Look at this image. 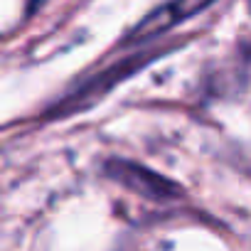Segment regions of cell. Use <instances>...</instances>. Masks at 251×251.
Instances as JSON below:
<instances>
[{"instance_id":"6da1fadb","label":"cell","mask_w":251,"mask_h":251,"mask_svg":"<svg viewBox=\"0 0 251 251\" xmlns=\"http://www.w3.org/2000/svg\"><path fill=\"white\" fill-rule=\"evenodd\" d=\"M108 175L121 182L123 187H128L143 197H151V200H175L180 195V187L170 180H165L163 175L143 168V165H136V163H128V160H111L106 165Z\"/></svg>"},{"instance_id":"7a4b0ae2","label":"cell","mask_w":251,"mask_h":251,"mask_svg":"<svg viewBox=\"0 0 251 251\" xmlns=\"http://www.w3.org/2000/svg\"><path fill=\"white\" fill-rule=\"evenodd\" d=\"M207 8V3H173V5H163V8H158L155 13H151V15H146V20L131 32V42L136 40V42H141V40H148V37H153V35H158V32H165L168 27H173L175 23H180L182 18H187V15H195V13H200V10H204Z\"/></svg>"},{"instance_id":"3957f363","label":"cell","mask_w":251,"mask_h":251,"mask_svg":"<svg viewBox=\"0 0 251 251\" xmlns=\"http://www.w3.org/2000/svg\"><path fill=\"white\" fill-rule=\"evenodd\" d=\"M249 10H251V5H249Z\"/></svg>"}]
</instances>
